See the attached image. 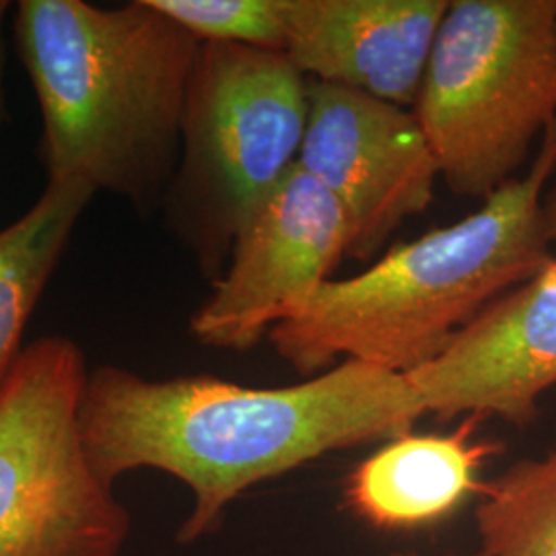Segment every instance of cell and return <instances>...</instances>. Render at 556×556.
<instances>
[{
    "label": "cell",
    "mask_w": 556,
    "mask_h": 556,
    "mask_svg": "<svg viewBox=\"0 0 556 556\" xmlns=\"http://www.w3.org/2000/svg\"><path fill=\"white\" fill-rule=\"evenodd\" d=\"M420 417L406 376L358 361L285 388L98 367L87 376L80 435L110 484L140 468L181 480L194 503L178 542L190 544L217 530L248 489L330 452L408 433Z\"/></svg>",
    "instance_id": "cell-1"
},
{
    "label": "cell",
    "mask_w": 556,
    "mask_h": 556,
    "mask_svg": "<svg viewBox=\"0 0 556 556\" xmlns=\"http://www.w3.org/2000/svg\"><path fill=\"white\" fill-rule=\"evenodd\" d=\"M13 36L40 101L48 179H80L140 211L163 202L202 41L151 0H21Z\"/></svg>",
    "instance_id": "cell-2"
},
{
    "label": "cell",
    "mask_w": 556,
    "mask_h": 556,
    "mask_svg": "<svg viewBox=\"0 0 556 556\" xmlns=\"http://www.w3.org/2000/svg\"><path fill=\"white\" fill-rule=\"evenodd\" d=\"M556 172V122L517 176L454 225L396 243L357 277L328 280L268 332L303 376L358 361L408 376L438 358L480 312L553 258L544 225Z\"/></svg>",
    "instance_id": "cell-3"
},
{
    "label": "cell",
    "mask_w": 556,
    "mask_h": 556,
    "mask_svg": "<svg viewBox=\"0 0 556 556\" xmlns=\"http://www.w3.org/2000/svg\"><path fill=\"white\" fill-rule=\"evenodd\" d=\"M439 178L486 200L556 122V0H456L413 108Z\"/></svg>",
    "instance_id": "cell-4"
},
{
    "label": "cell",
    "mask_w": 556,
    "mask_h": 556,
    "mask_svg": "<svg viewBox=\"0 0 556 556\" xmlns=\"http://www.w3.org/2000/svg\"><path fill=\"white\" fill-rule=\"evenodd\" d=\"M307 114L309 80L285 52L200 43L163 204L204 275H223L239 231L298 165Z\"/></svg>",
    "instance_id": "cell-5"
},
{
    "label": "cell",
    "mask_w": 556,
    "mask_h": 556,
    "mask_svg": "<svg viewBox=\"0 0 556 556\" xmlns=\"http://www.w3.org/2000/svg\"><path fill=\"white\" fill-rule=\"evenodd\" d=\"M87 367L75 340L41 337L0 386V556H119L130 516L87 456Z\"/></svg>",
    "instance_id": "cell-6"
},
{
    "label": "cell",
    "mask_w": 556,
    "mask_h": 556,
    "mask_svg": "<svg viewBox=\"0 0 556 556\" xmlns=\"http://www.w3.org/2000/svg\"><path fill=\"white\" fill-rule=\"evenodd\" d=\"M351 229L337 199L299 165L239 231L213 291L190 319L199 342L248 351L295 318L349 258Z\"/></svg>",
    "instance_id": "cell-7"
},
{
    "label": "cell",
    "mask_w": 556,
    "mask_h": 556,
    "mask_svg": "<svg viewBox=\"0 0 556 556\" xmlns=\"http://www.w3.org/2000/svg\"><path fill=\"white\" fill-rule=\"evenodd\" d=\"M298 165L334 199L351 229L349 258H374L433 202L439 165L408 108L309 80Z\"/></svg>",
    "instance_id": "cell-8"
},
{
    "label": "cell",
    "mask_w": 556,
    "mask_h": 556,
    "mask_svg": "<svg viewBox=\"0 0 556 556\" xmlns=\"http://www.w3.org/2000/svg\"><path fill=\"white\" fill-rule=\"evenodd\" d=\"M425 415L528 427L556 386V256L480 312L445 351L406 376Z\"/></svg>",
    "instance_id": "cell-9"
},
{
    "label": "cell",
    "mask_w": 556,
    "mask_h": 556,
    "mask_svg": "<svg viewBox=\"0 0 556 556\" xmlns=\"http://www.w3.org/2000/svg\"><path fill=\"white\" fill-rule=\"evenodd\" d=\"M450 0H291L285 54L301 75L415 108Z\"/></svg>",
    "instance_id": "cell-10"
},
{
    "label": "cell",
    "mask_w": 556,
    "mask_h": 556,
    "mask_svg": "<svg viewBox=\"0 0 556 556\" xmlns=\"http://www.w3.org/2000/svg\"><path fill=\"white\" fill-rule=\"evenodd\" d=\"M484 418L464 417L452 433H402L365 457L346 478L344 503L378 530H417L480 497L478 472L501 445L475 439Z\"/></svg>",
    "instance_id": "cell-11"
},
{
    "label": "cell",
    "mask_w": 556,
    "mask_h": 556,
    "mask_svg": "<svg viewBox=\"0 0 556 556\" xmlns=\"http://www.w3.org/2000/svg\"><path fill=\"white\" fill-rule=\"evenodd\" d=\"M96 190L80 179H48L40 200L0 231V386L20 357V342Z\"/></svg>",
    "instance_id": "cell-12"
},
{
    "label": "cell",
    "mask_w": 556,
    "mask_h": 556,
    "mask_svg": "<svg viewBox=\"0 0 556 556\" xmlns=\"http://www.w3.org/2000/svg\"><path fill=\"white\" fill-rule=\"evenodd\" d=\"M475 517L486 556H556V447L484 482Z\"/></svg>",
    "instance_id": "cell-13"
},
{
    "label": "cell",
    "mask_w": 556,
    "mask_h": 556,
    "mask_svg": "<svg viewBox=\"0 0 556 556\" xmlns=\"http://www.w3.org/2000/svg\"><path fill=\"white\" fill-rule=\"evenodd\" d=\"M200 41L285 52L291 0H151Z\"/></svg>",
    "instance_id": "cell-14"
},
{
    "label": "cell",
    "mask_w": 556,
    "mask_h": 556,
    "mask_svg": "<svg viewBox=\"0 0 556 556\" xmlns=\"http://www.w3.org/2000/svg\"><path fill=\"white\" fill-rule=\"evenodd\" d=\"M9 2L0 0V122L4 114V62H7V50H4V23L9 15Z\"/></svg>",
    "instance_id": "cell-15"
},
{
    "label": "cell",
    "mask_w": 556,
    "mask_h": 556,
    "mask_svg": "<svg viewBox=\"0 0 556 556\" xmlns=\"http://www.w3.org/2000/svg\"><path fill=\"white\" fill-rule=\"evenodd\" d=\"M544 225L551 241H556V190L544 199Z\"/></svg>",
    "instance_id": "cell-16"
},
{
    "label": "cell",
    "mask_w": 556,
    "mask_h": 556,
    "mask_svg": "<svg viewBox=\"0 0 556 556\" xmlns=\"http://www.w3.org/2000/svg\"><path fill=\"white\" fill-rule=\"evenodd\" d=\"M390 556H422V555H417V553H394V555H390ZM447 556H486V555H484V553H482V551H480V553H477V555H447Z\"/></svg>",
    "instance_id": "cell-17"
}]
</instances>
